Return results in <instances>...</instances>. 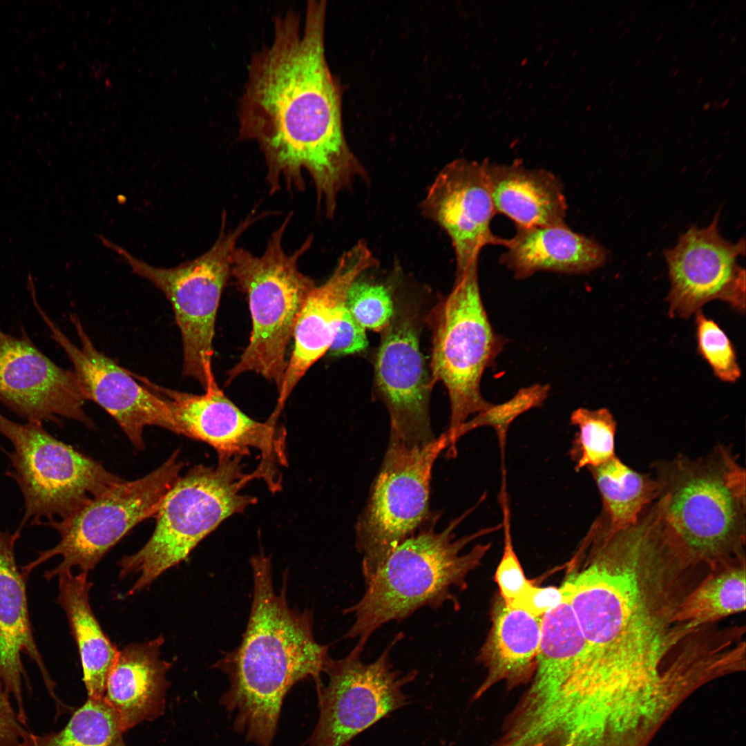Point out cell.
Here are the masks:
<instances>
[{
  "label": "cell",
  "instance_id": "cell-1",
  "mask_svg": "<svg viewBox=\"0 0 746 746\" xmlns=\"http://www.w3.org/2000/svg\"><path fill=\"white\" fill-rule=\"evenodd\" d=\"M327 3L308 1L303 19L292 9L273 21L269 44L256 51L238 102V138L259 146L271 193L303 190L312 178L318 205L332 218L339 194L367 172L349 146L342 91L325 49Z\"/></svg>",
  "mask_w": 746,
  "mask_h": 746
},
{
  "label": "cell",
  "instance_id": "cell-2",
  "mask_svg": "<svg viewBox=\"0 0 746 746\" xmlns=\"http://www.w3.org/2000/svg\"><path fill=\"white\" fill-rule=\"evenodd\" d=\"M677 558L638 541L620 539L587 554L561 586L600 667L638 673L671 658L689 633L676 620L687 593Z\"/></svg>",
  "mask_w": 746,
  "mask_h": 746
},
{
  "label": "cell",
  "instance_id": "cell-3",
  "mask_svg": "<svg viewBox=\"0 0 746 746\" xmlns=\"http://www.w3.org/2000/svg\"><path fill=\"white\" fill-rule=\"evenodd\" d=\"M251 565L247 627L239 647L218 663L229 682L220 703L233 714L234 731L257 746H271L287 694L309 677L321 686L330 657L328 646L315 640L312 614L289 606L285 586L275 592L269 559L259 554Z\"/></svg>",
  "mask_w": 746,
  "mask_h": 746
},
{
  "label": "cell",
  "instance_id": "cell-4",
  "mask_svg": "<svg viewBox=\"0 0 746 746\" xmlns=\"http://www.w3.org/2000/svg\"><path fill=\"white\" fill-rule=\"evenodd\" d=\"M658 485L654 504L685 562L710 571L745 559V470L731 449L678 455L652 465Z\"/></svg>",
  "mask_w": 746,
  "mask_h": 746
},
{
  "label": "cell",
  "instance_id": "cell-5",
  "mask_svg": "<svg viewBox=\"0 0 746 746\" xmlns=\"http://www.w3.org/2000/svg\"><path fill=\"white\" fill-rule=\"evenodd\" d=\"M484 499L443 530L434 529L437 516L426 522L390 553L366 584L362 597L345 610L355 619L347 638H358L356 644L365 648L372 634L383 625L403 620L423 606L437 609L450 602L459 607L453 590L465 589L467 576L479 566L490 544H477L465 553L463 549L502 527L499 524L456 537L455 529Z\"/></svg>",
  "mask_w": 746,
  "mask_h": 746
},
{
  "label": "cell",
  "instance_id": "cell-6",
  "mask_svg": "<svg viewBox=\"0 0 746 746\" xmlns=\"http://www.w3.org/2000/svg\"><path fill=\"white\" fill-rule=\"evenodd\" d=\"M292 216L289 213L271 234L260 256L238 247L233 253L231 275L247 296L252 329L238 362L227 372L225 385L242 374L255 372L274 383L278 391L281 386L287 346L304 303L316 285L298 268L313 237L309 236L292 254L284 249L283 240Z\"/></svg>",
  "mask_w": 746,
  "mask_h": 746
},
{
  "label": "cell",
  "instance_id": "cell-7",
  "mask_svg": "<svg viewBox=\"0 0 746 746\" xmlns=\"http://www.w3.org/2000/svg\"><path fill=\"white\" fill-rule=\"evenodd\" d=\"M240 457L219 458L216 467L198 465L180 476L156 514V526L137 552L119 562V577L138 575L133 595L184 561L227 517L242 513L256 499L241 493L253 472L245 474Z\"/></svg>",
  "mask_w": 746,
  "mask_h": 746
},
{
  "label": "cell",
  "instance_id": "cell-8",
  "mask_svg": "<svg viewBox=\"0 0 746 746\" xmlns=\"http://www.w3.org/2000/svg\"><path fill=\"white\" fill-rule=\"evenodd\" d=\"M477 268L475 263L456 272L450 293L429 318L432 331L430 385L432 388L441 382L448 393L450 417L445 433L452 455L461 426L492 404L481 395V380L506 342L494 330L485 310Z\"/></svg>",
  "mask_w": 746,
  "mask_h": 746
},
{
  "label": "cell",
  "instance_id": "cell-9",
  "mask_svg": "<svg viewBox=\"0 0 746 746\" xmlns=\"http://www.w3.org/2000/svg\"><path fill=\"white\" fill-rule=\"evenodd\" d=\"M265 218L253 210L233 229L227 228L223 212L219 235L212 247L198 258L172 268L153 267L121 246L100 236L136 275L148 280L170 301L180 330L182 374L198 381L204 390L216 385L212 369L213 339L222 290L231 276L232 255L238 241L256 221Z\"/></svg>",
  "mask_w": 746,
  "mask_h": 746
},
{
  "label": "cell",
  "instance_id": "cell-10",
  "mask_svg": "<svg viewBox=\"0 0 746 746\" xmlns=\"http://www.w3.org/2000/svg\"><path fill=\"white\" fill-rule=\"evenodd\" d=\"M0 434L13 449L7 455L24 500L19 527L63 519L124 479L100 463L49 434L42 423H20L0 411Z\"/></svg>",
  "mask_w": 746,
  "mask_h": 746
},
{
  "label": "cell",
  "instance_id": "cell-11",
  "mask_svg": "<svg viewBox=\"0 0 746 746\" xmlns=\"http://www.w3.org/2000/svg\"><path fill=\"white\" fill-rule=\"evenodd\" d=\"M448 448L445 432L424 444H409L390 436L381 468L355 528V546L363 555L365 584L390 553L430 518L432 468Z\"/></svg>",
  "mask_w": 746,
  "mask_h": 746
},
{
  "label": "cell",
  "instance_id": "cell-12",
  "mask_svg": "<svg viewBox=\"0 0 746 746\" xmlns=\"http://www.w3.org/2000/svg\"><path fill=\"white\" fill-rule=\"evenodd\" d=\"M178 455L175 450L149 474L133 481H122L63 519L41 522L39 525L56 530L60 540L24 566L23 575L27 578L36 567L58 555L62 561L45 573L47 580L75 566L86 573L93 570L135 526L156 515L184 466Z\"/></svg>",
  "mask_w": 746,
  "mask_h": 746
},
{
  "label": "cell",
  "instance_id": "cell-13",
  "mask_svg": "<svg viewBox=\"0 0 746 746\" xmlns=\"http://www.w3.org/2000/svg\"><path fill=\"white\" fill-rule=\"evenodd\" d=\"M403 637L396 635L372 662L364 663V648L356 644L344 658H329L326 687L317 688L319 714L305 746H346L353 738L409 703L403 687L413 682L416 669L393 668L390 653Z\"/></svg>",
  "mask_w": 746,
  "mask_h": 746
},
{
  "label": "cell",
  "instance_id": "cell-14",
  "mask_svg": "<svg viewBox=\"0 0 746 746\" xmlns=\"http://www.w3.org/2000/svg\"><path fill=\"white\" fill-rule=\"evenodd\" d=\"M133 376L167 403L179 434L205 442L213 447L219 458L240 457L250 448L261 452V461L254 471L263 478L272 492L280 488L278 465L287 463L285 430L277 421H256L243 413L223 393L218 384L202 394H193L164 388L146 376Z\"/></svg>",
  "mask_w": 746,
  "mask_h": 746
},
{
  "label": "cell",
  "instance_id": "cell-15",
  "mask_svg": "<svg viewBox=\"0 0 746 746\" xmlns=\"http://www.w3.org/2000/svg\"><path fill=\"white\" fill-rule=\"evenodd\" d=\"M31 298L52 338L73 363V372L87 399L106 410L137 449L145 448L143 432L146 426L156 425L179 434L166 401L135 379L130 370L99 351L77 315L71 314L70 318L80 346H77L65 335L41 307L37 296Z\"/></svg>",
  "mask_w": 746,
  "mask_h": 746
},
{
  "label": "cell",
  "instance_id": "cell-16",
  "mask_svg": "<svg viewBox=\"0 0 746 746\" xmlns=\"http://www.w3.org/2000/svg\"><path fill=\"white\" fill-rule=\"evenodd\" d=\"M719 217L718 212L705 227L691 226L673 247L664 251L671 316L688 318L716 300L745 312V271L738 262L745 254V239L736 243L725 239L719 231Z\"/></svg>",
  "mask_w": 746,
  "mask_h": 746
},
{
  "label": "cell",
  "instance_id": "cell-17",
  "mask_svg": "<svg viewBox=\"0 0 746 746\" xmlns=\"http://www.w3.org/2000/svg\"><path fill=\"white\" fill-rule=\"evenodd\" d=\"M374 383L390 415V435L409 444H424L436 438L430 423L432 388L419 346L418 315L409 305H396L381 332Z\"/></svg>",
  "mask_w": 746,
  "mask_h": 746
},
{
  "label": "cell",
  "instance_id": "cell-18",
  "mask_svg": "<svg viewBox=\"0 0 746 746\" xmlns=\"http://www.w3.org/2000/svg\"><path fill=\"white\" fill-rule=\"evenodd\" d=\"M86 392L74 372L41 352L24 331L0 328V403L27 421L59 423V417L93 428L84 405Z\"/></svg>",
  "mask_w": 746,
  "mask_h": 746
},
{
  "label": "cell",
  "instance_id": "cell-19",
  "mask_svg": "<svg viewBox=\"0 0 746 746\" xmlns=\"http://www.w3.org/2000/svg\"><path fill=\"white\" fill-rule=\"evenodd\" d=\"M420 209L449 237L456 272L478 263L485 247L502 246L504 238L491 229L496 212L484 162L458 159L443 166L429 186Z\"/></svg>",
  "mask_w": 746,
  "mask_h": 746
},
{
  "label": "cell",
  "instance_id": "cell-20",
  "mask_svg": "<svg viewBox=\"0 0 746 746\" xmlns=\"http://www.w3.org/2000/svg\"><path fill=\"white\" fill-rule=\"evenodd\" d=\"M378 266L367 244L359 240L341 256L328 279L311 291L295 325L294 350L272 417L278 418L295 386L312 365L328 352L343 318L352 284L365 271Z\"/></svg>",
  "mask_w": 746,
  "mask_h": 746
},
{
  "label": "cell",
  "instance_id": "cell-21",
  "mask_svg": "<svg viewBox=\"0 0 746 746\" xmlns=\"http://www.w3.org/2000/svg\"><path fill=\"white\" fill-rule=\"evenodd\" d=\"M586 643L575 613L564 600L542 618L535 677L517 727L537 735L562 693L583 673Z\"/></svg>",
  "mask_w": 746,
  "mask_h": 746
},
{
  "label": "cell",
  "instance_id": "cell-22",
  "mask_svg": "<svg viewBox=\"0 0 746 746\" xmlns=\"http://www.w3.org/2000/svg\"><path fill=\"white\" fill-rule=\"evenodd\" d=\"M21 535L0 531V682L5 691L17 703L19 720L28 718L23 706L22 680L30 687L21 656H29L39 667L50 696L59 701L55 684L48 672L37 647L29 618L26 591V578L17 567L15 545Z\"/></svg>",
  "mask_w": 746,
  "mask_h": 746
},
{
  "label": "cell",
  "instance_id": "cell-23",
  "mask_svg": "<svg viewBox=\"0 0 746 746\" xmlns=\"http://www.w3.org/2000/svg\"><path fill=\"white\" fill-rule=\"evenodd\" d=\"M162 635L132 643L119 652L107 678L104 700L117 714L124 731L164 712L171 664L160 657Z\"/></svg>",
  "mask_w": 746,
  "mask_h": 746
},
{
  "label": "cell",
  "instance_id": "cell-24",
  "mask_svg": "<svg viewBox=\"0 0 746 746\" xmlns=\"http://www.w3.org/2000/svg\"><path fill=\"white\" fill-rule=\"evenodd\" d=\"M502 247L506 250L499 262L519 280L538 271L586 274L602 267L607 259L602 245L566 224L516 227L514 236L504 238Z\"/></svg>",
  "mask_w": 746,
  "mask_h": 746
},
{
  "label": "cell",
  "instance_id": "cell-25",
  "mask_svg": "<svg viewBox=\"0 0 746 746\" xmlns=\"http://www.w3.org/2000/svg\"><path fill=\"white\" fill-rule=\"evenodd\" d=\"M485 162L496 213L516 227H550L566 224L567 202L563 184L552 172L519 164Z\"/></svg>",
  "mask_w": 746,
  "mask_h": 746
},
{
  "label": "cell",
  "instance_id": "cell-26",
  "mask_svg": "<svg viewBox=\"0 0 746 746\" xmlns=\"http://www.w3.org/2000/svg\"><path fill=\"white\" fill-rule=\"evenodd\" d=\"M57 602L64 610L76 641L88 697L102 698L109 673L119 651L102 630L93 613L89 593L93 584L88 573L59 571Z\"/></svg>",
  "mask_w": 746,
  "mask_h": 746
},
{
  "label": "cell",
  "instance_id": "cell-27",
  "mask_svg": "<svg viewBox=\"0 0 746 746\" xmlns=\"http://www.w3.org/2000/svg\"><path fill=\"white\" fill-rule=\"evenodd\" d=\"M499 602L479 656L488 676L479 693L500 680H522L536 668L542 617Z\"/></svg>",
  "mask_w": 746,
  "mask_h": 746
},
{
  "label": "cell",
  "instance_id": "cell-28",
  "mask_svg": "<svg viewBox=\"0 0 746 746\" xmlns=\"http://www.w3.org/2000/svg\"><path fill=\"white\" fill-rule=\"evenodd\" d=\"M587 469L601 497L600 517L609 531L635 524L658 497V485L654 477L633 470L616 455Z\"/></svg>",
  "mask_w": 746,
  "mask_h": 746
},
{
  "label": "cell",
  "instance_id": "cell-29",
  "mask_svg": "<svg viewBox=\"0 0 746 746\" xmlns=\"http://www.w3.org/2000/svg\"><path fill=\"white\" fill-rule=\"evenodd\" d=\"M745 559L710 571L683 597L676 619L702 627L745 609Z\"/></svg>",
  "mask_w": 746,
  "mask_h": 746
},
{
  "label": "cell",
  "instance_id": "cell-30",
  "mask_svg": "<svg viewBox=\"0 0 746 746\" xmlns=\"http://www.w3.org/2000/svg\"><path fill=\"white\" fill-rule=\"evenodd\" d=\"M119 718L104 698L88 697L60 731L30 734L27 746H128Z\"/></svg>",
  "mask_w": 746,
  "mask_h": 746
},
{
  "label": "cell",
  "instance_id": "cell-31",
  "mask_svg": "<svg viewBox=\"0 0 746 746\" xmlns=\"http://www.w3.org/2000/svg\"><path fill=\"white\" fill-rule=\"evenodd\" d=\"M571 424L577 427L570 451L575 470L597 466L615 456L616 421L604 408H579L571 413Z\"/></svg>",
  "mask_w": 746,
  "mask_h": 746
},
{
  "label": "cell",
  "instance_id": "cell-32",
  "mask_svg": "<svg viewBox=\"0 0 746 746\" xmlns=\"http://www.w3.org/2000/svg\"><path fill=\"white\" fill-rule=\"evenodd\" d=\"M550 390L548 385L535 384L522 388L508 401L492 403L482 412L468 420L459 429L457 441L468 432L484 426L493 428L502 450L510 424L519 416L530 409L540 407L547 398Z\"/></svg>",
  "mask_w": 746,
  "mask_h": 746
},
{
  "label": "cell",
  "instance_id": "cell-33",
  "mask_svg": "<svg viewBox=\"0 0 746 746\" xmlns=\"http://www.w3.org/2000/svg\"><path fill=\"white\" fill-rule=\"evenodd\" d=\"M345 308L365 329L381 332L390 323L395 307L390 288L363 278L362 274L348 291Z\"/></svg>",
  "mask_w": 746,
  "mask_h": 746
},
{
  "label": "cell",
  "instance_id": "cell-34",
  "mask_svg": "<svg viewBox=\"0 0 746 746\" xmlns=\"http://www.w3.org/2000/svg\"><path fill=\"white\" fill-rule=\"evenodd\" d=\"M698 350L720 380L733 383L741 376L734 347L725 331L701 311L696 313Z\"/></svg>",
  "mask_w": 746,
  "mask_h": 746
},
{
  "label": "cell",
  "instance_id": "cell-35",
  "mask_svg": "<svg viewBox=\"0 0 746 746\" xmlns=\"http://www.w3.org/2000/svg\"><path fill=\"white\" fill-rule=\"evenodd\" d=\"M499 499L503 513L501 524L504 537L502 557L496 570L495 581L499 588L502 601L507 606H511L533 584L525 576L513 545L510 509L504 484Z\"/></svg>",
  "mask_w": 746,
  "mask_h": 746
},
{
  "label": "cell",
  "instance_id": "cell-36",
  "mask_svg": "<svg viewBox=\"0 0 746 746\" xmlns=\"http://www.w3.org/2000/svg\"><path fill=\"white\" fill-rule=\"evenodd\" d=\"M368 345L365 329L345 307L336 334L328 350L331 356H344L364 350Z\"/></svg>",
  "mask_w": 746,
  "mask_h": 746
},
{
  "label": "cell",
  "instance_id": "cell-37",
  "mask_svg": "<svg viewBox=\"0 0 746 746\" xmlns=\"http://www.w3.org/2000/svg\"><path fill=\"white\" fill-rule=\"evenodd\" d=\"M564 600L562 590L555 586L539 587L532 585L511 606L542 618Z\"/></svg>",
  "mask_w": 746,
  "mask_h": 746
},
{
  "label": "cell",
  "instance_id": "cell-38",
  "mask_svg": "<svg viewBox=\"0 0 746 746\" xmlns=\"http://www.w3.org/2000/svg\"><path fill=\"white\" fill-rule=\"evenodd\" d=\"M9 696L0 682V746H27L31 732L23 727Z\"/></svg>",
  "mask_w": 746,
  "mask_h": 746
}]
</instances>
